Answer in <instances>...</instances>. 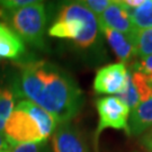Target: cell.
<instances>
[{
    "label": "cell",
    "mask_w": 152,
    "mask_h": 152,
    "mask_svg": "<svg viewBox=\"0 0 152 152\" xmlns=\"http://www.w3.org/2000/svg\"><path fill=\"white\" fill-rule=\"evenodd\" d=\"M4 131L8 143L14 147L24 143L46 142L32 117L26 112L16 107L7 121Z\"/></svg>",
    "instance_id": "5"
},
{
    "label": "cell",
    "mask_w": 152,
    "mask_h": 152,
    "mask_svg": "<svg viewBox=\"0 0 152 152\" xmlns=\"http://www.w3.org/2000/svg\"><path fill=\"white\" fill-rule=\"evenodd\" d=\"M96 107L99 116L97 130L95 133L96 143L98 142L100 133L106 129L125 131L127 133V121L131 109L123 102L114 96H107L99 98Z\"/></svg>",
    "instance_id": "4"
},
{
    "label": "cell",
    "mask_w": 152,
    "mask_h": 152,
    "mask_svg": "<svg viewBox=\"0 0 152 152\" xmlns=\"http://www.w3.org/2000/svg\"><path fill=\"white\" fill-rule=\"evenodd\" d=\"M15 107L26 112L32 117L33 121L37 124L39 132L44 137V140H48L55 132L56 127H58L56 126L58 122L50 113H48L42 107L37 106L36 104L32 103L28 99H23L20 102H18V104H16Z\"/></svg>",
    "instance_id": "10"
},
{
    "label": "cell",
    "mask_w": 152,
    "mask_h": 152,
    "mask_svg": "<svg viewBox=\"0 0 152 152\" xmlns=\"http://www.w3.org/2000/svg\"><path fill=\"white\" fill-rule=\"evenodd\" d=\"M134 71H140L148 76H152V55L143 58L140 61H136L132 68Z\"/></svg>",
    "instance_id": "20"
},
{
    "label": "cell",
    "mask_w": 152,
    "mask_h": 152,
    "mask_svg": "<svg viewBox=\"0 0 152 152\" xmlns=\"http://www.w3.org/2000/svg\"><path fill=\"white\" fill-rule=\"evenodd\" d=\"M117 98L120 99L121 102H123L130 109H133L134 107H136L139 104L141 103L139 92H137L135 86H134V82H133L132 75H131L130 71L127 73L126 83H125L123 90L117 95Z\"/></svg>",
    "instance_id": "16"
},
{
    "label": "cell",
    "mask_w": 152,
    "mask_h": 152,
    "mask_svg": "<svg viewBox=\"0 0 152 152\" xmlns=\"http://www.w3.org/2000/svg\"><path fill=\"white\" fill-rule=\"evenodd\" d=\"M2 14L22 41L36 48H43L48 17L42 2L35 1L14 11L2 10Z\"/></svg>",
    "instance_id": "3"
},
{
    "label": "cell",
    "mask_w": 152,
    "mask_h": 152,
    "mask_svg": "<svg viewBox=\"0 0 152 152\" xmlns=\"http://www.w3.org/2000/svg\"><path fill=\"white\" fill-rule=\"evenodd\" d=\"M98 23L99 27L114 29L127 35L131 38L133 37V35L137 31L133 26L130 16L121 1H112L107 9L98 17Z\"/></svg>",
    "instance_id": "8"
},
{
    "label": "cell",
    "mask_w": 152,
    "mask_h": 152,
    "mask_svg": "<svg viewBox=\"0 0 152 152\" xmlns=\"http://www.w3.org/2000/svg\"><path fill=\"white\" fill-rule=\"evenodd\" d=\"M80 2L91 11L94 15H97L98 17L112 4L110 0H87V1H80Z\"/></svg>",
    "instance_id": "17"
},
{
    "label": "cell",
    "mask_w": 152,
    "mask_h": 152,
    "mask_svg": "<svg viewBox=\"0 0 152 152\" xmlns=\"http://www.w3.org/2000/svg\"><path fill=\"white\" fill-rule=\"evenodd\" d=\"M140 143L147 152H152V127H150L145 133L142 134Z\"/></svg>",
    "instance_id": "21"
},
{
    "label": "cell",
    "mask_w": 152,
    "mask_h": 152,
    "mask_svg": "<svg viewBox=\"0 0 152 152\" xmlns=\"http://www.w3.org/2000/svg\"><path fill=\"white\" fill-rule=\"evenodd\" d=\"M53 152H89L86 139L70 122L61 123L52 137Z\"/></svg>",
    "instance_id": "7"
},
{
    "label": "cell",
    "mask_w": 152,
    "mask_h": 152,
    "mask_svg": "<svg viewBox=\"0 0 152 152\" xmlns=\"http://www.w3.org/2000/svg\"><path fill=\"white\" fill-rule=\"evenodd\" d=\"M129 71L123 63H113L98 69L94 79V90L98 95H118L126 83Z\"/></svg>",
    "instance_id": "6"
},
{
    "label": "cell",
    "mask_w": 152,
    "mask_h": 152,
    "mask_svg": "<svg viewBox=\"0 0 152 152\" xmlns=\"http://www.w3.org/2000/svg\"><path fill=\"white\" fill-rule=\"evenodd\" d=\"M0 152H11L9 149H7V150H2V151H0Z\"/></svg>",
    "instance_id": "23"
},
{
    "label": "cell",
    "mask_w": 152,
    "mask_h": 152,
    "mask_svg": "<svg viewBox=\"0 0 152 152\" xmlns=\"http://www.w3.org/2000/svg\"><path fill=\"white\" fill-rule=\"evenodd\" d=\"M99 29L104 33L109 46L114 51L115 55L121 61V63H123L124 65L131 63L136 56L135 48L132 38L123 33L110 29V28L99 27Z\"/></svg>",
    "instance_id": "9"
},
{
    "label": "cell",
    "mask_w": 152,
    "mask_h": 152,
    "mask_svg": "<svg viewBox=\"0 0 152 152\" xmlns=\"http://www.w3.org/2000/svg\"><path fill=\"white\" fill-rule=\"evenodd\" d=\"M136 56L140 59L152 55V28L137 29L132 37Z\"/></svg>",
    "instance_id": "14"
},
{
    "label": "cell",
    "mask_w": 152,
    "mask_h": 152,
    "mask_svg": "<svg viewBox=\"0 0 152 152\" xmlns=\"http://www.w3.org/2000/svg\"><path fill=\"white\" fill-rule=\"evenodd\" d=\"M20 89L28 100L45 109L59 124L73 120L85 102L75 79L58 65L43 60L23 65Z\"/></svg>",
    "instance_id": "1"
},
{
    "label": "cell",
    "mask_w": 152,
    "mask_h": 152,
    "mask_svg": "<svg viewBox=\"0 0 152 152\" xmlns=\"http://www.w3.org/2000/svg\"><path fill=\"white\" fill-rule=\"evenodd\" d=\"M33 2L35 1L33 0H1L0 7L6 11H14L28 5H32Z\"/></svg>",
    "instance_id": "18"
},
{
    "label": "cell",
    "mask_w": 152,
    "mask_h": 152,
    "mask_svg": "<svg viewBox=\"0 0 152 152\" xmlns=\"http://www.w3.org/2000/svg\"><path fill=\"white\" fill-rule=\"evenodd\" d=\"M9 145H10V144L7 141L5 134H4V133H0V151L7 150V149L9 148Z\"/></svg>",
    "instance_id": "22"
},
{
    "label": "cell",
    "mask_w": 152,
    "mask_h": 152,
    "mask_svg": "<svg viewBox=\"0 0 152 152\" xmlns=\"http://www.w3.org/2000/svg\"><path fill=\"white\" fill-rule=\"evenodd\" d=\"M152 127V98L141 102L131 109L127 121V134L137 136Z\"/></svg>",
    "instance_id": "11"
},
{
    "label": "cell",
    "mask_w": 152,
    "mask_h": 152,
    "mask_svg": "<svg viewBox=\"0 0 152 152\" xmlns=\"http://www.w3.org/2000/svg\"><path fill=\"white\" fill-rule=\"evenodd\" d=\"M25 53V45L15 32L0 24V60H18Z\"/></svg>",
    "instance_id": "12"
},
{
    "label": "cell",
    "mask_w": 152,
    "mask_h": 152,
    "mask_svg": "<svg viewBox=\"0 0 152 152\" xmlns=\"http://www.w3.org/2000/svg\"><path fill=\"white\" fill-rule=\"evenodd\" d=\"M99 31L98 17L80 1L65 5L49 29L52 37L71 39L79 48L86 49L96 42Z\"/></svg>",
    "instance_id": "2"
},
{
    "label": "cell",
    "mask_w": 152,
    "mask_h": 152,
    "mask_svg": "<svg viewBox=\"0 0 152 152\" xmlns=\"http://www.w3.org/2000/svg\"><path fill=\"white\" fill-rule=\"evenodd\" d=\"M125 9L130 16L133 26L136 29L152 28V0H144L143 4L136 8L131 9L125 7Z\"/></svg>",
    "instance_id": "13"
},
{
    "label": "cell",
    "mask_w": 152,
    "mask_h": 152,
    "mask_svg": "<svg viewBox=\"0 0 152 152\" xmlns=\"http://www.w3.org/2000/svg\"><path fill=\"white\" fill-rule=\"evenodd\" d=\"M15 109V95L8 88L0 87V133L5 129L7 121Z\"/></svg>",
    "instance_id": "15"
},
{
    "label": "cell",
    "mask_w": 152,
    "mask_h": 152,
    "mask_svg": "<svg viewBox=\"0 0 152 152\" xmlns=\"http://www.w3.org/2000/svg\"><path fill=\"white\" fill-rule=\"evenodd\" d=\"M45 151V142L39 143H24L15 145L11 152H44Z\"/></svg>",
    "instance_id": "19"
}]
</instances>
